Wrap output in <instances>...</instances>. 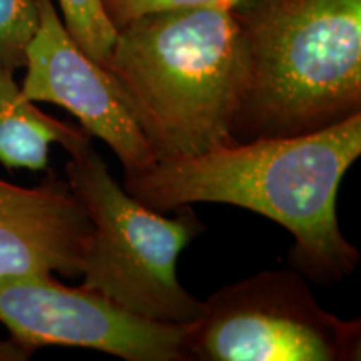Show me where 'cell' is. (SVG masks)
<instances>
[{"mask_svg": "<svg viewBox=\"0 0 361 361\" xmlns=\"http://www.w3.org/2000/svg\"><path fill=\"white\" fill-rule=\"evenodd\" d=\"M360 154L361 112L314 133L157 159L124 186L157 213L219 202L266 216L295 236L290 256L298 271L335 283L353 274L360 261L336 216L338 189Z\"/></svg>", "mask_w": 361, "mask_h": 361, "instance_id": "1", "label": "cell"}, {"mask_svg": "<svg viewBox=\"0 0 361 361\" xmlns=\"http://www.w3.org/2000/svg\"><path fill=\"white\" fill-rule=\"evenodd\" d=\"M104 69L156 159L238 142L246 61L231 6L147 13L117 29Z\"/></svg>", "mask_w": 361, "mask_h": 361, "instance_id": "2", "label": "cell"}, {"mask_svg": "<svg viewBox=\"0 0 361 361\" xmlns=\"http://www.w3.org/2000/svg\"><path fill=\"white\" fill-rule=\"evenodd\" d=\"M246 61L238 142L290 137L361 112V0H236Z\"/></svg>", "mask_w": 361, "mask_h": 361, "instance_id": "3", "label": "cell"}, {"mask_svg": "<svg viewBox=\"0 0 361 361\" xmlns=\"http://www.w3.org/2000/svg\"><path fill=\"white\" fill-rule=\"evenodd\" d=\"M64 149L66 179L94 229L80 288L151 322L196 323L204 301L184 290L176 273L180 251L202 229L191 206L168 218L139 202L116 183L87 130Z\"/></svg>", "mask_w": 361, "mask_h": 361, "instance_id": "4", "label": "cell"}, {"mask_svg": "<svg viewBox=\"0 0 361 361\" xmlns=\"http://www.w3.org/2000/svg\"><path fill=\"white\" fill-rule=\"evenodd\" d=\"M188 351L202 361H356L361 323L324 311L300 273L261 271L207 298Z\"/></svg>", "mask_w": 361, "mask_h": 361, "instance_id": "5", "label": "cell"}, {"mask_svg": "<svg viewBox=\"0 0 361 361\" xmlns=\"http://www.w3.org/2000/svg\"><path fill=\"white\" fill-rule=\"evenodd\" d=\"M0 323L27 355L78 346L128 361H186L189 326L151 322L52 276H0Z\"/></svg>", "mask_w": 361, "mask_h": 361, "instance_id": "6", "label": "cell"}, {"mask_svg": "<svg viewBox=\"0 0 361 361\" xmlns=\"http://www.w3.org/2000/svg\"><path fill=\"white\" fill-rule=\"evenodd\" d=\"M40 24L27 51L20 92L30 102H51L80 121L123 162L126 178L154 166L156 154L121 99L109 72L67 32L54 0H37Z\"/></svg>", "mask_w": 361, "mask_h": 361, "instance_id": "7", "label": "cell"}, {"mask_svg": "<svg viewBox=\"0 0 361 361\" xmlns=\"http://www.w3.org/2000/svg\"><path fill=\"white\" fill-rule=\"evenodd\" d=\"M92 231L67 179L49 173L34 188L0 179V276H80Z\"/></svg>", "mask_w": 361, "mask_h": 361, "instance_id": "8", "label": "cell"}, {"mask_svg": "<svg viewBox=\"0 0 361 361\" xmlns=\"http://www.w3.org/2000/svg\"><path fill=\"white\" fill-rule=\"evenodd\" d=\"M84 130L35 107L22 96L13 72L0 69V162L6 168L47 169L51 144L64 147Z\"/></svg>", "mask_w": 361, "mask_h": 361, "instance_id": "9", "label": "cell"}, {"mask_svg": "<svg viewBox=\"0 0 361 361\" xmlns=\"http://www.w3.org/2000/svg\"><path fill=\"white\" fill-rule=\"evenodd\" d=\"M67 32L99 66H106L117 29L111 24L101 0H59Z\"/></svg>", "mask_w": 361, "mask_h": 361, "instance_id": "10", "label": "cell"}, {"mask_svg": "<svg viewBox=\"0 0 361 361\" xmlns=\"http://www.w3.org/2000/svg\"><path fill=\"white\" fill-rule=\"evenodd\" d=\"M39 24L37 0H0V69H24Z\"/></svg>", "mask_w": 361, "mask_h": 361, "instance_id": "11", "label": "cell"}, {"mask_svg": "<svg viewBox=\"0 0 361 361\" xmlns=\"http://www.w3.org/2000/svg\"><path fill=\"white\" fill-rule=\"evenodd\" d=\"M104 11L116 29L147 13L206 6H233L236 0H101Z\"/></svg>", "mask_w": 361, "mask_h": 361, "instance_id": "12", "label": "cell"}, {"mask_svg": "<svg viewBox=\"0 0 361 361\" xmlns=\"http://www.w3.org/2000/svg\"><path fill=\"white\" fill-rule=\"evenodd\" d=\"M27 358H29V355L12 340H0V361H22Z\"/></svg>", "mask_w": 361, "mask_h": 361, "instance_id": "13", "label": "cell"}]
</instances>
